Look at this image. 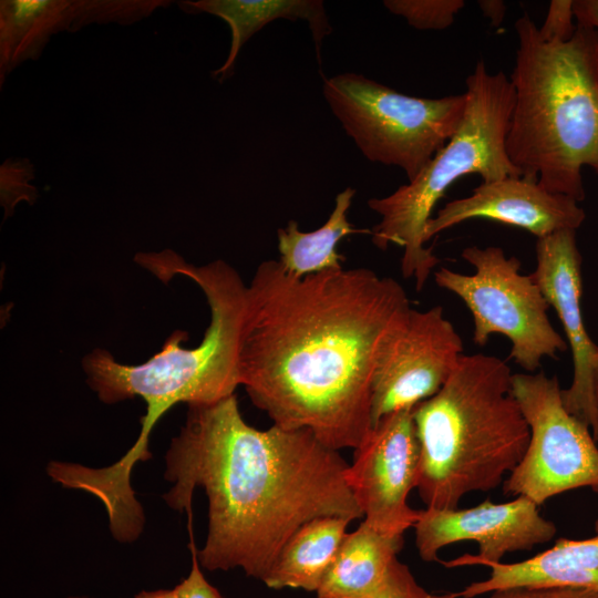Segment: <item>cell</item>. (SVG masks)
Instances as JSON below:
<instances>
[{"mask_svg": "<svg viewBox=\"0 0 598 598\" xmlns=\"http://www.w3.org/2000/svg\"><path fill=\"white\" fill-rule=\"evenodd\" d=\"M410 309L403 287L371 269L296 278L265 260L245 293L240 385L274 425L357 448L372 429L379 348Z\"/></svg>", "mask_w": 598, "mask_h": 598, "instance_id": "cell-1", "label": "cell"}, {"mask_svg": "<svg viewBox=\"0 0 598 598\" xmlns=\"http://www.w3.org/2000/svg\"><path fill=\"white\" fill-rule=\"evenodd\" d=\"M349 464L307 429L250 426L235 394L188 405L185 424L165 454L163 495L192 518L196 487L208 499L200 567L239 568L264 581L279 551L305 523L320 516L363 518L346 480Z\"/></svg>", "mask_w": 598, "mask_h": 598, "instance_id": "cell-2", "label": "cell"}, {"mask_svg": "<svg viewBox=\"0 0 598 598\" xmlns=\"http://www.w3.org/2000/svg\"><path fill=\"white\" fill-rule=\"evenodd\" d=\"M135 260L163 281L182 275L196 282L206 296L210 322L198 346L183 347L181 342L188 334L177 330L157 353L140 364L120 363L104 349H95L83 359L86 382L100 401L115 404L138 396L146 404L141 432L127 452L109 466L83 471L87 493L116 513L138 505L132 471L137 463L151 460L150 435L158 420L177 403H214L235 394L240 385L238 352L247 286L239 274L224 260L198 267L168 249L140 252Z\"/></svg>", "mask_w": 598, "mask_h": 598, "instance_id": "cell-3", "label": "cell"}, {"mask_svg": "<svg viewBox=\"0 0 598 598\" xmlns=\"http://www.w3.org/2000/svg\"><path fill=\"white\" fill-rule=\"evenodd\" d=\"M515 30L508 157L522 176L579 203L582 167L598 175V30L577 24L568 41L545 42L527 13Z\"/></svg>", "mask_w": 598, "mask_h": 598, "instance_id": "cell-4", "label": "cell"}, {"mask_svg": "<svg viewBox=\"0 0 598 598\" xmlns=\"http://www.w3.org/2000/svg\"><path fill=\"white\" fill-rule=\"evenodd\" d=\"M512 375L497 357L463 354L442 389L413 408L426 508H457L467 494L503 484L522 460L529 427Z\"/></svg>", "mask_w": 598, "mask_h": 598, "instance_id": "cell-5", "label": "cell"}, {"mask_svg": "<svg viewBox=\"0 0 598 598\" xmlns=\"http://www.w3.org/2000/svg\"><path fill=\"white\" fill-rule=\"evenodd\" d=\"M465 94L456 132L419 175L392 194L368 200L381 217L370 229L373 245L383 250L391 244L403 248L402 276L413 278L419 291L439 264L432 247H425L423 231L447 188L470 174H478L484 183L522 176L506 151L515 100L511 79L491 73L480 60L466 78Z\"/></svg>", "mask_w": 598, "mask_h": 598, "instance_id": "cell-6", "label": "cell"}, {"mask_svg": "<svg viewBox=\"0 0 598 598\" xmlns=\"http://www.w3.org/2000/svg\"><path fill=\"white\" fill-rule=\"evenodd\" d=\"M332 114L362 155L414 179L456 132L466 94L440 99L403 94L358 73L323 79Z\"/></svg>", "mask_w": 598, "mask_h": 598, "instance_id": "cell-7", "label": "cell"}, {"mask_svg": "<svg viewBox=\"0 0 598 598\" xmlns=\"http://www.w3.org/2000/svg\"><path fill=\"white\" fill-rule=\"evenodd\" d=\"M462 257L474 267V274L442 267L434 272V280L470 309L475 344L485 346L493 334L505 336L511 341V358L528 372L540 368L544 358H556L567 349L548 319L544 295L530 274H520L515 256L507 257L497 246H470Z\"/></svg>", "mask_w": 598, "mask_h": 598, "instance_id": "cell-8", "label": "cell"}, {"mask_svg": "<svg viewBox=\"0 0 598 598\" xmlns=\"http://www.w3.org/2000/svg\"><path fill=\"white\" fill-rule=\"evenodd\" d=\"M557 377L513 373L512 391L529 427L527 448L503 483L506 495L538 506L565 492L598 493V443L565 408Z\"/></svg>", "mask_w": 598, "mask_h": 598, "instance_id": "cell-9", "label": "cell"}, {"mask_svg": "<svg viewBox=\"0 0 598 598\" xmlns=\"http://www.w3.org/2000/svg\"><path fill=\"white\" fill-rule=\"evenodd\" d=\"M463 341L441 306L410 309L382 341L371 384L372 426L436 394L455 371Z\"/></svg>", "mask_w": 598, "mask_h": 598, "instance_id": "cell-10", "label": "cell"}, {"mask_svg": "<svg viewBox=\"0 0 598 598\" xmlns=\"http://www.w3.org/2000/svg\"><path fill=\"white\" fill-rule=\"evenodd\" d=\"M420 445L413 408L383 416L354 448L347 483L371 527L403 535L414 527L421 509L408 504L416 487Z\"/></svg>", "mask_w": 598, "mask_h": 598, "instance_id": "cell-11", "label": "cell"}, {"mask_svg": "<svg viewBox=\"0 0 598 598\" xmlns=\"http://www.w3.org/2000/svg\"><path fill=\"white\" fill-rule=\"evenodd\" d=\"M415 545L424 561L439 560L447 545L474 542L477 555H463L445 563L447 567L499 563L508 554L529 550L550 542L555 524L542 516L539 506L525 496L505 503L485 499L470 508L421 509L413 527Z\"/></svg>", "mask_w": 598, "mask_h": 598, "instance_id": "cell-12", "label": "cell"}, {"mask_svg": "<svg viewBox=\"0 0 598 598\" xmlns=\"http://www.w3.org/2000/svg\"><path fill=\"white\" fill-rule=\"evenodd\" d=\"M171 0H1L0 86L20 64L37 60L50 39L93 23L132 24Z\"/></svg>", "mask_w": 598, "mask_h": 598, "instance_id": "cell-13", "label": "cell"}, {"mask_svg": "<svg viewBox=\"0 0 598 598\" xmlns=\"http://www.w3.org/2000/svg\"><path fill=\"white\" fill-rule=\"evenodd\" d=\"M548 306L557 312L570 346L574 374L561 390L567 411L590 427L594 423L592 368L598 347L588 336L581 308V257L576 230L537 238L536 269L530 274Z\"/></svg>", "mask_w": 598, "mask_h": 598, "instance_id": "cell-14", "label": "cell"}, {"mask_svg": "<svg viewBox=\"0 0 598 598\" xmlns=\"http://www.w3.org/2000/svg\"><path fill=\"white\" fill-rule=\"evenodd\" d=\"M586 213L576 200L555 194L537 179L526 176L482 182L472 194L446 203L427 223L424 243L457 224L489 219L525 229L537 238L554 233L576 230Z\"/></svg>", "mask_w": 598, "mask_h": 598, "instance_id": "cell-15", "label": "cell"}, {"mask_svg": "<svg viewBox=\"0 0 598 598\" xmlns=\"http://www.w3.org/2000/svg\"><path fill=\"white\" fill-rule=\"evenodd\" d=\"M595 535L585 539L558 538L555 544L522 561L486 563L489 576L465 586L461 598L519 586L573 587L598 590V518Z\"/></svg>", "mask_w": 598, "mask_h": 598, "instance_id": "cell-16", "label": "cell"}, {"mask_svg": "<svg viewBox=\"0 0 598 598\" xmlns=\"http://www.w3.org/2000/svg\"><path fill=\"white\" fill-rule=\"evenodd\" d=\"M177 3L186 13L213 14L229 25L231 41L228 55L223 65L212 72L218 82H224L233 74L243 45L276 19L307 20L316 44L319 65L322 40L332 31L324 4L320 0H198Z\"/></svg>", "mask_w": 598, "mask_h": 598, "instance_id": "cell-17", "label": "cell"}, {"mask_svg": "<svg viewBox=\"0 0 598 598\" xmlns=\"http://www.w3.org/2000/svg\"><path fill=\"white\" fill-rule=\"evenodd\" d=\"M403 535L382 533L364 520L347 533L317 596L361 598L383 581L403 547Z\"/></svg>", "mask_w": 598, "mask_h": 598, "instance_id": "cell-18", "label": "cell"}, {"mask_svg": "<svg viewBox=\"0 0 598 598\" xmlns=\"http://www.w3.org/2000/svg\"><path fill=\"white\" fill-rule=\"evenodd\" d=\"M351 520L320 516L301 525L286 542L264 579L271 589L318 592Z\"/></svg>", "mask_w": 598, "mask_h": 598, "instance_id": "cell-19", "label": "cell"}, {"mask_svg": "<svg viewBox=\"0 0 598 598\" xmlns=\"http://www.w3.org/2000/svg\"><path fill=\"white\" fill-rule=\"evenodd\" d=\"M354 195L355 189L351 187L340 192L327 221L316 230L302 231L296 220L278 228V261L287 274L303 278L343 268L344 257L337 250L338 243L353 234L371 233L370 229L355 228L348 220Z\"/></svg>", "mask_w": 598, "mask_h": 598, "instance_id": "cell-20", "label": "cell"}, {"mask_svg": "<svg viewBox=\"0 0 598 598\" xmlns=\"http://www.w3.org/2000/svg\"><path fill=\"white\" fill-rule=\"evenodd\" d=\"M384 7L417 30H444L464 8L463 0H386Z\"/></svg>", "mask_w": 598, "mask_h": 598, "instance_id": "cell-21", "label": "cell"}, {"mask_svg": "<svg viewBox=\"0 0 598 598\" xmlns=\"http://www.w3.org/2000/svg\"><path fill=\"white\" fill-rule=\"evenodd\" d=\"M34 166L29 158L11 157L0 166V203L4 209V218L10 217L16 206L25 202L35 203L39 193L31 183L34 179Z\"/></svg>", "mask_w": 598, "mask_h": 598, "instance_id": "cell-22", "label": "cell"}, {"mask_svg": "<svg viewBox=\"0 0 598 598\" xmlns=\"http://www.w3.org/2000/svg\"><path fill=\"white\" fill-rule=\"evenodd\" d=\"M317 598H328L317 596ZM361 598H461L458 591L436 594L421 586L408 565L398 557L391 563L381 585L371 594Z\"/></svg>", "mask_w": 598, "mask_h": 598, "instance_id": "cell-23", "label": "cell"}, {"mask_svg": "<svg viewBox=\"0 0 598 598\" xmlns=\"http://www.w3.org/2000/svg\"><path fill=\"white\" fill-rule=\"evenodd\" d=\"M573 0H551L544 23L538 27L545 42H565L575 33Z\"/></svg>", "mask_w": 598, "mask_h": 598, "instance_id": "cell-24", "label": "cell"}, {"mask_svg": "<svg viewBox=\"0 0 598 598\" xmlns=\"http://www.w3.org/2000/svg\"><path fill=\"white\" fill-rule=\"evenodd\" d=\"M485 598H598V590L550 587V586H519L494 590Z\"/></svg>", "mask_w": 598, "mask_h": 598, "instance_id": "cell-25", "label": "cell"}, {"mask_svg": "<svg viewBox=\"0 0 598 598\" xmlns=\"http://www.w3.org/2000/svg\"><path fill=\"white\" fill-rule=\"evenodd\" d=\"M189 529V550L192 555V567L188 575L175 586L181 598H223L220 592L210 585L205 578L197 557V548L195 546L192 520H188Z\"/></svg>", "mask_w": 598, "mask_h": 598, "instance_id": "cell-26", "label": "cell"}, {"mask_svg": "<svg viewBox=\"0 0 598 598\" xmlns=\"http://www.w3.org/2000/svg\"><path fill=\"white\" fill-rule=\"evenodd\" d=\"M573 10L577 24L598 30V0H575Z\"/></svg>", "mask_w": 598, "mask_h": 598, "instance_id": "cell-27", "label": "cell"}, {"mask_svg": "<svg viewBox=\"0 0 598 598\" xmlns=\"http://www.w3.org/2000/svg\"><path fill=\"white\" fill-rule=\"evenodd\" d=\"M483 14L489 19L492 25L499 27L506 14V4L501 0H480L477 2Z\"/></svg>", "mask_w": 598, "mask_h": 598, "instance_id": "cell-28", "label": "cell"}, {"mask_svg": "<svg viewBox=\"0 0 598 598\" xmlns=\"http://www.w3.org/2000/svg\"><path fill=\"white\" fill-rule=\"evenodd\" d=\"M592 405L594 423L591 426V433L595 441L598 443V351L592 368Z\"/></svg>", "mask_w": 598, "mask_h": 598, "instance_id": "cell-29", "label": "cell"}, {"mask_svg": "<svg viewBox=\"0 0 598 598\" xmlns=\"http://www.w3.org/2000/svg\"><path fill=\"white\" fill-rule=\"evenodd\" d=\"M133 598H181V596L174 587L173 589L143 590Z\"/></svg>", "mask_w": 598, "mask_h": 598, "instance_id": "cell-30", "label": "cell"}, {"mask_svg": "<svg viewBox=\"0 0 598 598\" xmlns=\"http://www.w3.org/2000/svg\"><path fill=\"white\" fill-rule=\"evenodd\" d=\"M68 598H91V597H87V596H70Z\"/></svg>", "mask_w": 598, "mask_h": 598, "instance_id": "cell-31", "label": "cell"}]
</instances>
